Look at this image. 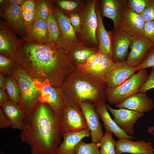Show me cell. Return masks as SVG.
I'll return each instance as SVG.
<instances>
[{"label":"cell","mask_w":154,"mask_h":154,"mask_svg":"<svg viewBox=\"0 0 154 154\" xmlns=\"http://www.w3.org/2000/svg\"><path fill=\"white\" fill-rule=\"evenodd\" d=\"M11 58L36 83L60 87L65 78L78 68L69 53L55 44H37L19 39Z\"/></svg>","instance_id":"1"},{"label":"cell","mask_w":154,"mask_h":154,"mask_svg":"<svg viewBox=\"0 0 154 154\" xmlns=\"http://www.w3.org/2000/svg\"><path fill=\"white\" fill-rule=\"evenodd\" d=\"M21 137L29 146L33 154H57L63 135L67 132L61 114L48 105L40 103L25 116Z\"/></svg>","instance_id":"2"},{"label":"cell","mask_w":154,"mask_h":154,"mask_svg":"<svg viewBox=\"0 0 154 154\" xmlns=\"http://www.w3.org/2000/svg\"><path fill=\"white\" fill-rule=\"evenodd\" d=\"M60 87L66 105L81 110V105L85 101L96 107L106 100L108 87L105 82L78 68L65 78Z\"/></svg>","instance_id":"3"},{"label":"cell","mask_w":154,"mask_h":154,"mask_svg":"<svg viewBox=\"0 0 154 154\" xmlns=\"http://www.w3.org/2000/svg\"><path fill=\"white\" fill-rule=\"evenodd\" d=\"M8 73L14 78L19 87L20 96L19 106L25 115L29 114L41 103L38 87L31 76L14 62Z\"/></svg>","instance_id":"4"},{"label":"cell","mask_w":154,"mask_h":154,"mask_svg":"<svg viewBox=\"0 0 154 154\" xmlns=\"http://www.w3.org/2000/svg\"><path fill=\"white\" fill-rule=\"evenodd\" d=\"M97 1H85L84 5L79 12L82 19V26L79 33L82 42L86 46L91 47L98 46L96 37L98 21L96 11Z\"/></svg>","instance_id":"5"},{"label":"cell","mask_w":154,"mask_h":154,"mask_svg":"<svg viewBox=\"0 0 154 154\" xmlns=\"http://www.w3.org/2000/svg\"><path fill=\"white\" fill-rule=\"evenodd\" d=\"M149 75L146 70H141L117 87L108 88L106 100L113 104L121 103L130 96L139 92V88Z\"/></svg>","instance_id":"6"},{"label":"cell","mask_w":154,"mask_h":154,"mask_svg":"<svg viewBox=\"0 0 154 154\" xmlns=\"http://www.w3.org/2000/svg\"><path fill=\"white\" fill-rule=\"evenodd\" d=\"M53 12L59 27L56 45L68 53L74 48L84 44L78 39L68 17L56 7H53Z\"/></svg>","instance_id":"7"},{"label":"cell","mask_w":154,"mask_h":154,"mask_svg":"<svg viewBox=\"0 0 154 154\" xmlns=\"http://www.w3.org/2000/svg\"><path fill=\"white\" fill-rule=\"evenodd\" d=\"M35 84L39 90L40 102L48 104L55 112L61 114L66 105L61 88L47 83Z\"/></svg>","instance_id":"8"},{"label":"cell","mask_w":154,"mask_h":154,"mask_svg":"<svg viewBox=\"0 0 154 154\" xmlns=\"http://www.w3.org/2000/svg\"><path fill=\"white\" fill-rule=\"evenodd\" d=\"M145 23L142 15L134 12L127 6L122 13L118 29L133 38L141 37L144 36Z\"/></svg>","instance_id":"9"},{"label":"cell","mask_w":154,"mask_h":154,"mask_svg":"<svg viewBox=\"0 0 154 154\" xmlns=\"http://www.w3.org/2000/svg\"><path fill=\"white\" fill-rule=\"evenodd\" d=\"M3 7V16L6 24L13 33L24 39L27 25L22 16L21 6L7 4Z\"/></svg>","instance_id":"10"},{"label":"cell","mask_w":154,"mask_h":154,"mask_svg":"<svg viewBox=\"0 0 154 154\" xmlns=\"http://www.w3.org/2000/svg\"><path fill=\"white\" fill-rule=\"evenodd\" d=\"M108 109L113 116L114 121L125 134L134 133L133 126L137 121L144 116L143 113L124 108L116 109L106 104Z\"/></svg>","instance_id":"11"},{"label":"cell","mask_w":154,"mask_h":154,"mask_svg":"<svg viewBox=\"0 0 154 154\" xmlns=\"http://www.w3.org/2000/svg\"><path fill=\"white\" fill-rule=\"evenodd\" d=\"M81 107L90 131L92 142L100 143L104 133L100 122V117L96 111L95 107L90 102L86 101L82 104Z\"/></svg>","instance_id":"12"},{"label":"cell","mask_w":154,"mask_h":154,"mask_svg":"<svg viewBox=\"0 0 154 154\" xmlns=\"http://www.w3.org/2000/svg\"><path fill=\"white\" fill-rule=\"evenodd\" d=\"M63 125L67 132H76L88 128L82 110L66 105L61 114Z\"/></svg>","instance_id":"13"},{"label":"cell","mask_w":154,"mask_h":154,"mask_svg":"<svg viewBox=\"0 0 154 154\" xmlns=\"http://www.w3.org/2000/svg\"><path fill=\"white\" fill-rule=\"evenodd\" d=\"M112 53L113 60L116 63L126 61L128 50L133 38L119 29L112 31Z\"/></svg>","instance_id":"14"},{"label":"cell","mask_w":154,"mask_h":154,"mask_svg":"<svg viewBox=\"0 0 154 154\" xmlns=\"http://www.w3.org/2000/svg\"><path fill=\"white\" fill-rule=\"evenodd\" d=\"M154 45L145 36L134 38L130 44V50L126 62L129 65L135 67L144 60L150 48Z\"/></svg>","instance_id":"15"},{"label":"cell","mask_w":154,"mask_h":154,"mask_svg":"<svg viewBox=\"0 0 154 154\" xmlns=\"http://www.w3.org/2000/svg\"><path fill=\"white\" fill-rule=\"evenodd\" d=\"M135 72V67L130 66L126 61L117 63L116 66L106 75L104 81L108 88H114L131 77Z\"/></svg>","instance_id":"16"},{"label":"cell","mask_w":154,"mask_h":154,"mask_svg":"<svg viewBox=\"0 0 154 154\" xmlns=\"http://www.w3.org/2000/svg\"><path fill=\"white\" fill-rule=\"evenodd\" d=\"M115 107L143 113L153 110L154 102L145 92H139L130 96L121 103L116 105Z\"/></svg>","instance_id":"17"},{"label":"cell","mask_w":154,"mask_h":154,"mask_svg":"<svg viewBox=\"0 0 154 154\" xmlns=\"http://www.w3.org/2000/svg\"><path fill=\"white\" fill-rule=\"evenodd\" d=\"M154 154V149L150 141L143 140L136 141L121 138L116 141L115 154Z\"/></svg>","instance_id":"18"},{"label":"cell","mask_w":154,"mask_h":154,"mask_svg":"<svg viewBox=\"0 0 154 154\" xmlns=\"http://www.w3.org/2000/svg\"><path fill=\"white\" fill-rule=\"evenodd\" d=\"M127 0H102L101 1L102 16L111 19L114 23V29H119L122 13L127 6Z\"/></svg>","instance_id":"19"},{"label":"cell","mask_w":154,"mask_h":154,"mask_svg":"<svg viewBox=\"0 0 154 154\" xmlns=\"http://www.w3.org/2000/svg\"><path fill=\"white\" fill-rule=\"evenodd\" d=\"M48 38L46 21L36 17L32 23L27 26L25 36L23 39L40 44L47 43Z\"/></svg>","instance_id":"20"},{"label":"cell","mask_w":154,"mask_h":154,"mask_svg":"<svg viewBox=\"0 0 154 154\" xmlns=\"http://www.w3.org/2000/svg\"><path fill=\"white\" fill-rule=\"evenodd\" d=\"M98 21L96 37L99 43L98 50L113 60L112 53V31H107L104 25L100 8L96 6Z\"/></svg>","instance_id":"21"},{"label":"cell","mask_w":154,"mask_h":154,"mask_svg":"<svg viewBox=\"0 0 154 154\" xmlns=\"http://www.w3.org/2000/svg\"><path fill=\"white\" fill-rule=\"evenodd\" d=\"M90 136L88 128L76 132L65 133L63 135V140L58 148L57 154H75L78 143L84 138Z\"/></svg>","instance_id":"22"},{"label":"cell","mask_w":154,"mask_h":154,"mask_svg":"<svg viewBox=\"0 0 154 154\" xmlns=\"http://www.w3.org/2000/svg\"><path fill=\"white\" fill-rule=\"evenodd\" d=\"M19 40L6 24L1 22L0 54L11 58Z\"/></svg>","instance_id":"23"},{"label":"cell","mask_w":154,"mask_h":154,"mask_svg":"<svg viewBox=\"0 0 154 154\" xmlns=\"http://www.w3.org/2000/svg\"><path fill=\"white\" fill-rule=\"evenodd\" d=\"M106 102L99 104L95 107L96 112L100 115L103 122L105 130L113 133L118 139L124 138L131 140L135 137L124 133L117 125L111 117L106 106Z\"/></svg>","instance_id":"24"},{"label":"cell","mask_w":154,"mask_h":154,"mask_svg":"<svg viewBox=\"0 0 154 154\" xmlns=\"http://www.w3.org/2000/svg\"><path fill=\"white\" fill-rule=\"evenodd\" d=\"M1 107L5 115L11 123V127L14 129L22 130L25 115L18 105L9 100Z\"/></svg>","instance_id":"25"},{"label":"cell","mask_w":154,"mask_h":154,"mask_svg":"<svg viewBox=\"0 0 154 154\" xmlns=\"http://www.w3.org/2000/svg\"><path fill=\"white\" fill-rule=\"evenodd\" d=\"M100 52V59L97 64L92 67L80 70L104 81V78L106 75L116 66L117 63L114 62L104 54Z\"/></svg>","instance_id":"26"},{"label":"cell","mask_w":154,"mask_h":154,"mask_svg":"<svg viewBox=\"0 0 154 154\" xmlns=\"http://www.w3.org/2000/svg\"><path fill=\"white\" fill-rule=\"evenodd\" d=\"M98 50V46L91 47L83 44L74 48L68 53L77 65L82 64L91 55L96 53Z\"/></svg>","instance_id":"27"},{"label":"cell","mask_w":154,"mask_h":154,"mask_svg":"<svg viewBox=\"0 0 154 154\" xmlns=\"http://www.w3.org/2000/svg\"><path fill=\"white\" fill-rule=\"evenodd\" d=\"M55 2L62 12L67 16L79 12L83 7L85 1L80 0H60Z\"/></svg>","instance_id":"28"},{"label":"cell","mask_w":154,"mask_h":154,"mask_svg":"<svg viewBox=\"0 0 154 154\" xmlns=\"http://www.w3.org/2000/svg\"><path fill=\"white\" fill-rule=\"evenodd\" d=\"M6 90L9 100L18 104L20 100V91L18 85L13 77L9 73L5 74Z\"/></svg>","instance_id":"29"},{"label":"cell","mask_w":154,"mask_h":154,"mask_svg":"<svg viewBox=\"0 0 154 154\" xmlns=\"http://www.w3.org/2000/svg\"><path fill=\"white\" fill-rule=\"evenodd\" d=\"M46 21L48 31L47 43L56 44L59 30L58 22L53 12L48 17Z\"/></svg>","instance_id":"30"},{"label":"cell","mask_w":154,"mask_h":154,"mask_svg":"<svg viewBox=\"0 0 154 154\" xmlns=\"http://www.w3.org/2000/svg\"><path fill=\"white\" fill-rule=\"evenodd\" d=\"M116 141L113 138L112 132L105 131L100 143L101 154H116Z\"/></svg>","instance_id":"31"},{"label":"cell","mask_w":154,"mask_h":154,"mask_svg":"<svg viewBox=\"0 0 154 154\" xmlns=\"http://www.w3.org/2000/svg\"><path fill=\"white\" fill-rule=\"evenodd\" d=\"M100 143H96L92 142L87 143L82 140L76 147L75 154H101Z\"/></svg>","instance_id":"32"},{"label":"cell","mask_w":154,"mask_h":154,"mask_svg":"<svg viewBox=\"0 0 154 154\" xmlns=\"http://www.w3.org/2000/svg\"><path fill=\"white\" fill-rule=\"evenodd\" d=\"M37 3L36 17L46 20L53 12L52 1H37Z\"/></svg>","instance_id":"33"},{"label":"cell","mask_w":154,"mask_h":154,"mask_svg":"<svg viewBox=\"0 0 154 154\" xmlns=\"http://www.w3.org/2000/svg\"><path fill=\"white\" fill-rule=\"evenodd\" d=\"M149 0H127L128 7L134 12L142 15Z\"/></svg>","instance_id":"34"},{"label":"cell","mask_w":154,"mask_h":154,"mask_svg":"<svg viewBox=\"0 0 154 154\" xmlns=\"http://www.w3.org/2000/svg\"><path fill=\"white\" fill-rule=\"evenodd\" d=\"M153 67H154V45L149 49L143 61L135 68L136 71H138L148 68Z\"/></svg>","instance_id":"35"},{"label":"cell","mask_w":154,"mask_h":154,"mask_svg":"<svg viewBox=\"0 0 154 154\" xmlns=\"http://www.w3.org/2000/svg\"><path fill=\"white\" fill-rule=\"evenodd\" d=\"M76 33H79L82 26V19L79 12L72 13L67 16Z\"/></svg>","instance_id":"36"},{"label":"cell","mask_w":154,"mask_h":154,"mask_svg":"<svg viewBox=\"0 0 154 154\" xmlns=\"http://www.w3.org/2000/svg\"><path fill=\"white\" fill-rule=\"evenodd\" d=\"M13 63L11 58L0 54V73L4 75L8 73Z\"/></svg>","instance_id":"37"},{"label":"cell","mask_w":154,"mask_h":154,"mask_svg":"<svg viewBox=\"0 0 154 154\" xmlns=\"http://www.w3.org/2000/svg\"><path fill=\"white\" fill-rule=\"evenodd\" d=\"M145 22L154 21V0H149L142 14Z\"/></svg>","instance_id":"38"},{"label":"cell","mask_w":154,"mask_h":154,"mask_svg":"<svg viewBox=\"0 0 154 154\" xmlns=\"http://www.w3.org/2000/svg\"><path fill=\"white\" fill-rule=\"evenodd\" d=\"M152 88H154V67L152 68L148 78L141 86L139 91L145 92Z\"/></svg>","instance_id":"39"},{"label":"cell","mask_w":154,"mask_h":154,"mask_svg":"<svg viewBox=\"0 0 154 154\" xmlns=\"http://www.w3.org/2000/svg\"><path fill=\"white\" fill-rule=\"evenodd\" d=\"M144 33V36L154 43V21L145 22Z\"/></svg>","instance_id":"40"},{"label":"cell","mask_w":154,"mask_h":154,"mask_svg":"<svg viewBox=\"0 0 154 154\" xmlns=\"http://www.w3.org/2000/svg\"><path fill=\"white\" fill-rule=\"evenodd\" d=\"M23 19L27 25H30L36 17V13L27 10L22 11Z\"/></svg>","instance_id":"41"},{"label":"cell","mask_w":154,"mask_h":154,"mask_svg":"<svg viewBox=\"0 0 154 154\" xmlns=\"http://www.w3.org/2000/svg\"><path fill=\"white\" fill-rule=\"evenodd\" d=\"M37 1L33 0H25L21 6L22 11L27 10L36 13Z\"/></svg>","instance_id":"42"},{"label":"cell","mask_w":154,"mask_h":154,"mask_svg":"<svg viewBox=\"0 0 154 154\" xmlns=\"http://www.w3.org/2000/svg\"><path fill=\"white\" fill-rule=\"evenodd\" d=\"M11 125V123L1 108H0V129L7 128Z\"/></svg>","instance_id":"43"},{"label":"cell","mask_w":154,"mask_h":154,"mask_svg":"<svg viewBox=\"0 0 154 154\" xmlns=\"http://www.w3.org/2000/svg\"><path fill=\"white\" fill-rule=\"evenodd\" d=\"M9 100L6 90L0 88V106H1L5 102Z\"/></svg>","instance_id":"44"},{"label":"cell","mask_w":154,"mask_h":154,"mask_svg":"<svg viewBox=\"0 0 154 154\" xmlns=\"http://www.w3.org/2000/svg\"><path fill=\"white\" fill-rule=\"evenodd\" d=\"M25 0H10L7 1L8 4L11 5H18L22 6Z\"/></svg>","instance_id":"45"},{"label":"cell","mask_w":154,"mask_h":154,"mask_svg":"<svg viewBox=\"0 0 154 154\" xmlns=\"http://www.w3.org/2000/svg\"><path fill=\"white\" fill-rule=\"evenodd\" d=\"M0 88L6 90V82L4 75L0 73Z\"/></svg>","instance_id":"46"},{"label":"cell","mask_w":154,"mask_h":154,"mask_svg":"<svg viewBox=\"0 0 154 154\" xmlns=\"http://www.w3.org/2000/svg\"><path fill=\"white\" fill-rule=\"evenodd\" d=\"M147 130L149 133L154 136V126H149Z\"/></svg>","instance_id":"47"},{"label":"cell","mask_w":154,"mask_h":154,"mask_svg":"<svg viewBox=\"0 0 154 154\" xmlns=\"http://www.w3.org/2000/svg\"><path fill=\"white\" fill-rule=\"evenodd\" d=\"M0 154H7L4 153H1Z\"/></svg>","instance_id":"48"},{"label":"cell","mask_w":154,"mask_h":154,"mask_svg":"<svg viewBox=\"0 0 154 154\" xmlns=\"http://www.w3.org/2000/svg\"><path fill=\"white\" fill-rule=\"evenodd\" d=\"M31 154H33V153H31Z\"/></svg>","instance_id":"49"},{"label":"cell","mask_w":154,"mask_h":154,"mask_svg":"<svg viewBox=\"0 0 154 154\" xmlns=\"http://www.w3.org/2000/svg\"></svg>","instance_id":"50"}]
</instances>
